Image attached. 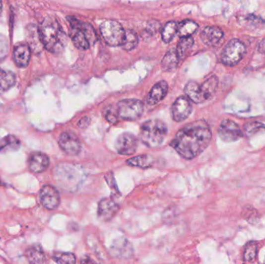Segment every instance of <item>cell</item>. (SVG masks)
I'll return each mask as SVG.
<instances>
[{
    "instance_id": "obj_1",
    "label": "cell",
    "mask_w": 265,
    "mask_h": 264,
    "mask_svg": "<svg viewBox=\"0 0 265 264\" xmlns=\"http://www.w3.org/2000/svg\"><path fill=\"white\" fill-rule=\"evenodd\" d=\"M212 132L204 120H197L181 129L172 139L171 146L186 160L197 157L210 143Z\"/></svg>"
},
{
    "instance_id": "obj_2",
    "label": "cell",
    "mask_w": 265,
    "mask_h": 264,
    "mask_svg": "<svg viewBox=\"0 0 265 264\" xmlns=\"http://www.w3.org/2000/svg\"><path fill=\"white\" fill-rule=\"evenodd\" d=\"M38 31L43 47L51 53H61L66 48L67 35L56 18L53 16L44 18Z\"/></svg>"
},
{
    "instance_id": "obj_3",
    "label": "cell",
    "mask_w": 265,
    "mask_h": 264,
    "mask_svg": "<svg viewBox=\"0 0 265 264\" xmlns=\"http://www.w3.org/2000/svg\"><path fill=\"white\" fill-rule=\"evenodd\" d=\"M67 20L70 24L73 44L78 50L85 51L96 43V32L91 24L80 21L73 16H67Z\"/></svg>"
},
{
    "instance_id": "obj_4",
    "label": "cell",
    "mask_w": 265,
    "mask_h": 264,
    "mask_svg": "<svg viewBox=\"0 0 265 264\" xmlns=\"http://www.w3.org/2000/svg\"><path fill=\"white\" fill-rule=\"evenodd\" d=\"M219 79L215 75L205 80L201 85L194 81H189L185 87V92L189 100L201 103L213 97L217 91Z\"/></svg>"
},
{
    "instance_id": "obj_5",
    "label": "cell",
    "mask_w": 265,
    "mask_h": 264,
    "mask_svg": "<svg viewBox=\"0 0 265 264\" xmlns=\"http://www.w3.org/2000/svg\"><path fill=\"white\" fill-rule=\"evenodd\" d=\"M168 129L162 121L150 120L140 127V138L142 143L150 148L158 147L165 140Z\"/></svg>"
},
{
    "instance_id": "obj_6",
    "label": "cell",
    "mask_w": 265,
    "mask_h": 264,
    "mask_svg": "<svg viewBox=\"0 0 265 264\" xmlns=\"http://www.w3.org/2000/svg\"><path fill=\"white\" fill-rule=\"evenodd\" d=\"M100 31L106 44L111 47L122 46L126 31L121 23L115 20H106L100 26Z\"/></svg>"
},
{
    "instance_id": "obj_7",
    "label": "cell",
    "mask_w": 265,
    "mask_h": 264,
    "mask_svg": "<svg viewBox=\"0 0 265 264\" xmlns=\"http://www.w3.org/2000/svg\"><path fill=\"white\" fill-rule=\"evenodd\" d=\"M245 45L240 40L229 41L221 53V62L226 66H234L242 60L246 55Z\"/></svg>"
},
{
    "instance_id": "obj_8",
    "label": "cell",
    "mask_w": 265,
    "mask_h": 264,
    "mask_svg": "<svg viewBox=\"0 0 265 264\" xmlns=\"http://www.w3.org/2000/svg\"><path fill=\"white\" fill-rule=\"evenodd\" d=\"M119 117L124 120L132 121L141 117L143 113V103L135 99H124L117 106Z\"/></svg>"
},
{
    "instance_id": "obj_9",
    "label": "cell",
    "mask_w": 265,
    "mask_h": 264,
    "mask_svg": "<svg viewBox=\"0 0 265 264\" xmlns=\"http://www.w3.org/2000/svg\"><path fill=\"white\" fill-rule=\"evenodd\" d=\"M218 134L220 139L226 143H232L244 136L243 131L238 124L230 120H224L221 123Z\"/></svg>"
},
{
    "instance_id": "obj_10",
    "label": "cell",
    "mask_w": 265,
    "mask_h": 264,
    "mask_svg": "<svg viewBox=\"0 0 265 264\" xmlns=\"http://www.w3.org/2000/svg\"><path fill=\"white\" fill-rule=\"evenodd\" d=\"M109 251L112 257L118 259H130L134 252L132 243L125 237L113 240Z\"/></svg>"
},
{
    "instance_id": "obj_11",
    "label": "cell",
    "mask_w": 265,
    "mask_h": 264,
    "mask_svg": "<svg viewBox=\"0 0 265 264\" xmlns=\"http://www.w3.org/2000/svg\"><path fill=\"white\" fill-rule=\"evenodd\" d=\"M137 146V139L130 132L121 134L116 140L115 147L121 155H132L136 151Z\"/></svg>"
},
{
    "instance_id": "obj_12",
    "label": "cell",
    "mask_w": 265,
    "mask_h": 264,
    "mask_svg": "<svg viewBox=\"0 0 265 264\" xmlns=\"http://www.w3.org/2000/svg\"><path fill=\"white\" fill-rule=\"evenodd\" d=\"M121 207L113 196L105 198L99 201L98 205V217L101 221L109 222L117 215Z\"/></svg>"
},
{
    "instance_id": "obj_13",
    "label": "cell",
    "mask_w": 265,
    "mask_h": 264,
    "mask_svg": "<svg viewBox=\"0 0 265 264\" xmlns=\"http://www.w3.org/2000/svg\"><path fill=\"white\" fill-rule=\"evenodd\" d=\"M72 169L71 171L58 172L57 178L64 189L69 191L76 190L83 181V175L81 171Z\"/></svg>"
},
{
    "instance_id": "obj_14",
    "label": "cell",
    "mask_w": 265,
    "mask_h": 264,
    "mask_svg": "<svg viewBox=\"0 0 265 264\" xmlns=\"http://www.w3.org/2000/svg\"><path fill=\"white\" fill-rule=\"evenodd\" d=\"M59 143L62 150L68 155H77L81 150V142L71 132H62L59 136Z\"/></svg>"
},
{
    "instance_id": "obj_15",
    "label": "cell",
    "mask_w": 265,
    "mask_h": 264,
    "mask_svg": "<svg viewBox=\"0 0 265 264\" xmlns=\"http://www.w3.org/2000/svg\"><path fill=\"white\" fill-rule=\"evenodd\" d=\"M40 198L47 209L54 210L59 207L61 198L59 191L52 185H44L40 191Z\"/></svg>"
},
{
    "instance_id": "obj_16",
    "label": "cell",
    "mask_w": 265,
    "mask_h": 264,
    "mask_svg": "<svg viewBox=\"0 0 265 264\" xmlns=\"http://www.w3.org/2000/svg\"><path fill=\"white\" fill-rule=\"evenodd\" d=\"M191 102L186 96H180L174 102L172 107V117L176 122L186 120L192 113Z\"/></svg>"
},
{
    "instance_id": "obj_17",
    "label": "cell",
    "mask_w": 265,
    "mask_h": 264,
    "mask_svg": "<svg viewBox=\"0 0 265 264\" xmlns=\"http://www.w3.org/2000/svg\"><path fill=\"white\" fill-rule=\"evenodd\" d=\"M223 37V30L215 26L205 27L200 34L201 41L207 46H215Z\"/></svg>"
},
{
    "instance_id": "obj_18",
    "label": "cell",
    "mask_w": 265,
    "mask_h": 264,
    "mask_svg": "<svg viewBox=\"0 0 265 264\" xmlns=\"http://www.w3.org/2000/svg\"><path fill=\"white\" fill-rule=\"evenodd\" d=\"M49 157L45 153L36 152L29 158V168L34 173H42L49 167Z\"/></svg>"
},
{
    "instance_id": "obj_19",
    "label": "cell",
    "mask_w": 265,
    "mask_h": 264,
    "mask_svg": "<svg viewBox=\"0 0 265 264\" xmlns=\"http://www.w3.org/2000/svg\"><path fill=\"white\" fill-rule=\"evenodd\" d=\"M168 91V83L165 81H161L154 85L148 95H147V102L150 106H154L158 102L165 99Z\"/></svg>"
},
{
    "instance_id": "obj_20",
    "label": "cell",
    "mask_w": 265,
    "mask_h": 264,
    "mask_svg": "<svg viewBox=\"0 0 265 264\" xmlns=\"http://www.w3.org/2000/svg\"><path fill=\"white\" fill-rule=\"evenodd\" d=\"M30 58H31V51L28 44H21L15 47L13 51V59L18 67H27L30 63Z\"/></svg>"
},
{
    "instance_id": "obj_21",
    "label": "cell",
    "mask_w": 265,
    "mask_h": 264,
    "mask_svg": "<svg viewBox=\"0 0 265 264\" xmlns=\"http://www.w3.org/2000/svg\"><path fill=\"white\" fill-rule=\"evenodd\" d=\"M25 256L30 264H45L46 263V256L39 244H34L29 247L26 250Z\"/></svg>"
},
{
    "instance_id": "obj_22",
    "label": "cell",
    "mask_w": 265,
    "mask_h": 264,
    "mask_svg": "<svg viewBox=\"0 0 265 264\" xmlns=\"http://www.w3.org/2000/svg\"><path fill=\"white\" fill-rule=\"evenodd\" d=\"M180 61L176 49H171L163 58L161 61V67L165 71H172L178 67Z\"/></svg>"
},
{
    "instance_id": "obj_23",
    "label": "cell",
    "mask_w": 265,
    "mask_h": 264,
    "mask_svg": "<svg viewBox=\"0 0 265 264\" xmlns=\"http://www.w3.org/2000/svg\"><path fill=\"white\" fill-rule=\"evenodd\" d=\"M16 84V76L10 70L0 69V94L7 92Z\"/></svg>"
},
{
    "instance_id": "obj_24",
    "label": "cell",
    "mask_w": 265,
    "mask_h": 264,
    "mask_svg": "<svg viewBox=\"0 0 265 264\" xmlns=\"http://www.w3.org/2000/svg\"><path fill=\"white\" fill-rule=\"evenodd\" d=\"M127 164L131 167H140L143 169L149 168L154 164V158L152 156L149 154H142V155L136 156L127 160Z\"/></svg>"
},
{
    "instance_id": "obj_25",
    "label": "cell",
    "mask_w": 265,
    "mask_h": 264,
    "mask_svg": "<svg viewBox=\"0 0 265 264\" xmlns=\"http://www.w3.org/2000/svg\"><path fill=\"white\" fill-rule=\"evenodd\" d=\"M20 139L13 135H8L0 139V152L1 153L16 151L20 148Z\"/></svg>"
},
{
    "instance_id": "obj_26",
    "label": "cell",
    "mask_w": 265,
    "mask_h": 264,
    "mask_svg": "<svg viewBox=\"0 0 265 264\" xmlns=\"http://www.w3.org/2000/svg\"><path fill=\"white\" fill-rule=\"evenodd\" d=\"M198 28V23L193 20H184L179 23L177 34L181 38L191 37V36L197 31Z\"/></svg>"
},
{
    "instance_id": "obj_27",
    "label": "cell",
    "mask_w": 265,
    "mask_h": 264,
    "mask_svg": "<svg viewBox=\"0 0 265 264\" xmlns=\"http://www.w3.org/2000/svg\"><path fill=\"white\" fill-rule=\"evenodd\" d=\"M178 27H179V24L175 21L168 22L165 25L161 32V37H162V41L165 44H168L173 40L175 34L178 33Z\"/></svg>"
},
{
    "instance_id": "obj_28",
    "label": "cell",
    "mask_w": 265,
    "mask_h": 264,
    "mask_svg": "<svg viewBox=\"0 0 265 264\" xmlns=\"http://www.w3.org/2000/svg\"><path fill=\"white\" fill-rule=\"evenodd\" d=\"M258 245L256 242L251 241L246 244L244 250V260L251 263L255 261L258 255Z\"/></svg>"
},
{
    "instance_id": "obj_29",
    "label": "cell",
    "mask_w": 265,
    "mask_h": 264,
    "mask_svg": "<svg viewBox=\"0 0 265 264\" xmlns=\"http://www.w3.org/2000/svg\"><path fill=\"white\" fill-rule=\"evenodd\" d=\"M138 44V37L134 31L128 30L126 31L125 38L122 47L125 51H132L134 49Z\"/></svg>"
},
{
    "instance_id": "obj_30",
    "label": "cell",
    "mask_w": 265,
    "mask_h": 264,
    "mask_svg": "<svg viewBox=\"0 0 265 264\" xmlns=\"http://www.w3.org/2000/svg\"><path fill=\"white\" fill-rule=\"evenodd\" d=\"M194 44V40L193 37H186V38H181L179 44L177 46L176 51L179 55L180 60L184 59L187 51L191 49Z\"/></svg>"
},
{
    "instance_id": "obj_31",
    "label": "cell",
    "mask_w": 265,
    "mask_h": 264,
    "mask_svg": "<svg viewBox=\"0 0 265 264\" xmlns=\"http://www.w3.org/2000/svg\"><path fill=\"white\" fill-rule=\"evenodd\" d=\"M52 259L59 264H76V257L71 253L55 252Z\"/></svg>"
},
{
    "instance_id": "obj_32",
    "label": "cell",
    "mask_w": 265,
    "mask_h": 264,
    "mask_svg": "<svg viewBox=\"0 0 265 264\" xmlns=\"http://www.w3.org/2000/svg\"><path fill=\"white\" fill-rule=\"evenodd\" d=\"M262 131H265V125L259 122H253V123H249L244 126L243 133H244V136L250 137Z\"/></svg>"
},
{
    "instance_id": "obj_33",
    "label": "cell",
    "mask_w": 265,
    "mask_h": 264,
    "mask_svg": "<svg viewBox=\"0 0 265 264\" xmlns=\"http://www.w3.org/2000/svg\"><path fill=\"white\" fill-rule=\"evenodd\" d=\"M9 53V41L7 37L0 34V62H2Z\"/></svg>"
},
{
    "instance_id": "obj_34",
    "label": "cell",
    "mask_w": 265,
    "mask_h": 264,
    "mask_svg": "<svg viewBox=\"0 0 265 264\" xmlns=\"http://www.w3.org/2000/svg\"><path fill=\"white\" fill-rule=\"evenodd\" d=\"M105 117L106 120L111 124H115L119 120L118 111L117 106H110L105 111Z\"/></svg>"
},
{
    "instance_id": "obj_35",
    "label": "cell",
    "mask_w": 265,
    "mask_h": 264,
    "mask_svg": "<svg viewBox=\"0 0 265 264\" xmlns=\"http://www.w3.org/2000/svg\"><path fill=\"white\" fill-rule=\"evenodd\" d=\"M257 214L258 213H257L256 210L253 207H249V206L245 207L242 212L243 217L250 222H251V220L254 221V219H256V216L258 215Z\"/></svg>"
},
{
    "instance_id": "obj_36",
    "label": "cell",
    "mask_w": 265,
    "mask_h": 264,
    "mask_svg": "<svg viewBox=\"0 0 265 264\" xmlns=\"http://www.w3.org/2000/svg\"><path fill=\"white\" fill-rule=\"evenodd\" d=\"M80 264H98L96 261L92 259V257L88 255H84L81 258V263Z\"/></svg>"
},
{
    "instance_id": "obj_37",
    "label": "cell",
    "mask_w": 265,
    "mask_h": 264,
    "mask_svg": "<svg viewBox=\"0 0 265 264\" xmlns=\"http://www.w3.org/2000/svg\"><path fill=\"white\" fill-rule=\"evenodd\" d=\"M89 123H90V120L88 117H84V118L80 120L79 123H78V126L81 128H85V127H86L89 124Z\"/></svg>"
},
{
    "instance_id": "obj_38",
    "label": "cell",
    "mask_w": 265,
    "mask_h": 264,
    "mask_svg": "<svg viewBox=\"0 0 265 264\" xmlns=\"http://www.w3.org/2000/svg\"><path fill=\"white\" fill-rule=\"evenodd\" d=\"M259 51L262 53H265V39H264L259 44Z\"/></svg>"
},
{
    "instance_id": "obj_39",
    "label": "cell",
    "mask_w": 265,
    "mask_h": 264,
    "mask_svg": "<svg viewBox=\"0 0 265 264\" xmlns=\"http://www.w3.org/2000/svg\"><path fill=\"white\" fill-rule=\"evenodd\" d=\"M2 2H0V15H1V12H2Z\"/></svg>"
},
{
    "instance_id": "obj_40",
    "label": "cell",
    "mask_w": 265,
    "mask_h": 264,
    "mask_svg": "<svg viewBox=\"0 0 265 264\" xmlns=\"http://www.w3.org/2000/svg\"><path fill=\"white\" fill-rule=\"evenodd\" d=\"M264 264H265V262H264Z\"/></svg>"
}]
</instances>
